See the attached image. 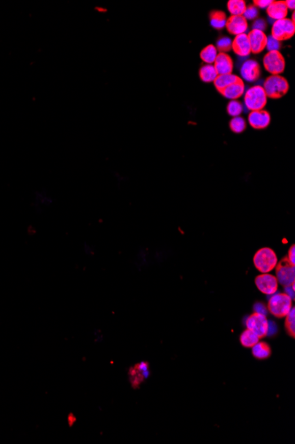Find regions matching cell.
<instances>
[{
  "label": "cell",
  "mask_w": 295,
  "mask_h": 444,
  "mask_svg": "<svg viewBox=\"0 0 295 444\" xmlns=\"http://www.w3.org/2000/svg\"><path fill=\"white\" fill-rule=\"evenodd\" d=\"M226 20H227V18H226V13L223 11H211L209 14L210 25L215 30H223L224 28L226 27Z\"/></svg>",
  "instance_id": "obj_20"
},
{
  "label": "cell",
  "mask_w": 295,
  "mask_h": 444,
  "mask_svg": "<svg viewBox=\"0 0 295 444\" xmlns=\"http://www.w3.org/2000/svg\"><path fill=\"white\" fill-rule=\"evenodd\" d=\"M218 54H219V53H218V50H217L215 45L209 44V45H207V46L204 47L202 49L201 54H200V57L202 59V61L205 62L206 64L213 65L216 58L218 56Z\"/></svg>",
  "instance_id": "obj_24"
},
{
  "label": "cell",
  "mask_w": 295,
  "mask_h": 444,
  "mask_svg": "<svg viewBox=\"0 0 295 444\" xmlns=\"http://www.w3.org/2000/svg\"><path fill=\"white\" fill-rule=\"evenodd\" d=\"M259 339L260 338L254 332L249 329L244 331L239 338L242 346L246 347H252L253 346H255V344L258 342Z\"/></svg>",
  "instance_id": "obj_25"
},
{
  "label": "cell",
  "mask_w": 295,
  "mask_h": 444,
  "mask_svg": "<svg viewBox=\"0 0 295 444\" xmlns=\"http://www.w3.org/2000/svg\"><path fill=\"white\" fill-rule=\"evenodd\" d=\"M244 94H245V84L242 79L226 87V89H224L220 92L224 97L231 101H237L238 99L242 97V95H244Z\"/></svg>",
  "instance_id": "obj_18"
},
{
  "label": "cell",
  "mask_w": 295,
  "mask_h": 444,
  "mask_svg": "<svg viewBox=\"0 0 295 444\" xmlns=\"http://www.w3.org/2000/svg\"><path fill=\"white\" fill-rule=\"evenodd\" d=\"M252 354L257 359H266L272 354L271 347L266 342H257L252 347Z\"/></svg>",
  "instance_id": "obj_23"
},
{
  "label": "cell",
  "mask_w": 295,
  "mask_h": 444,
  "mask_svg": "<svg viewBox=\"0 0 295 444\" xmlns=\"http://www.w3.org/2000/svg\"><path fill=\"white\" fill-rule=\"evenodd\" d=\"M262 63L266 71L272 76H279L285 71V58L279 51L268 52L263 57Z\"/></svg>",
  "instance_id": "obj_5"
},
{
  "label": "cell",
  "mask_w": 295,
  "mask_h": 444,
  "mask_svg": "<svg viewBox=\"0 0 295 444\" xmlns=\"http://www.w3.org/2000/svg\"><path fill=\"white\" fill-rule=\"evenodd\" d=\"M267 95L262 86L255 85L246 90L244 104L250 111L262 110L267 104Z\"/></svg>",
  "instance_id": "obj_4"
},
{
  "label": "cell",
  "mask_w": 295,
  "mask_h": 444,
  "mask_svg": "<svg viewBox=\"0 0 295 444\" xmlns=\"http://www.w3.org/2000/svg\"><path fill=\"white\" fill-rule=\"evenodd\" d=\"M217 50L219 53L226 54L232 50V39L230 37H223L217 41Z\"/></svg>",
  "instance_id": "obj_29"
},
{
  "label": "cell",
  "mask_w": 295,
  "mask_h": 444,
  "mask_svg": "<svg viewBox=\"0 0 295 444\" xmlns=\"http://www.w3.org/2000/svg\"><path fill=\"white\" fill-rule=\"evenodd\" d=\"M229 115L232 117L239 116L243 112V105L238 101H231L226 107Z\"/></svg>",
  "instance_id": "obj_27"
},
{
  "label": "cell",
  "mask_w": 295,
  "mask_h": 444,
  "mask_svg": "<svg viewBox=\"0 0 295 444\" xmlns=\"http://www.w3.org/2000/svg\"><path fill=\"white\" fill-rule=\"evenodd\" d=\"M218 75H226L232 74L233 71V61L232 58L227 54L219 53L213 63Z\"/></svg>",
  "instance_id": "obj_16"
},
{
  "label": "cell",
  "mask_w": 295,
  "mask_h": 444,
  "mask_svg": "<svg viewBox=\"0 0 295 444\" xmlns=\"http://www.w3.org/2000/svg\"><path fill=\"white\" fill-rule=\"evenodd\" d=\"M268 322L265 315L255 312L247 318L246 325L249 330L254 332L259 338H263L268 333Z\"/></svg>",
  "instance_id": "obj_7"
},
{
  "label": "cell",
  "mask_w": 295,
  "mask_h": 444,
  "mask_svg": "<svg viewBox=\"0 0 295 444\" xmlns=\"http://www.w3.org/2000/svg\"><path fill=\"white\" fill-rule=\"evenodd\" d=\"M285 6L287 7V9H290V10L294 11L295 8V2L293 0H286L285 1Z\"/></svg>",
  "instance_id": "obj_38"
},
{
  "label": "cell",
  "mask_w": 295,
  "mask_h": 444,
  "mask_svg": "<svg viewBox=\"0 0 295 444\" xmlns=\"http://www.w3.org/2000/svg\"><path fill=\"white\" fill-rule=\"evenodd\" d=\"M254 310H255V313H258V314L265 315L267 314V308L263 305L262 303H258L255 304V306H254Z\"/></svg>",
  "instance_id": "obj_34"
},
{
  "label": "cell",
  "mask_w": 295,
  "mask_h": 444,
  "mask_svg": "<svg viewBox=\"0 0 295 444\" xmlns=\"http://www.w3.org/2000/svg\"><path fill=\"white\" fill-rule=\"evenodd\" d=\"M285 328L287 329L289 335L294 337L295 334V310L292 307L291 311H289L288 314L285 316Z\"/></svg>",
  "instance_id": "obj_28"
},
{
  "label": "cell",
  "mask_w": 295,
  "mask_h": 444,
  "mask_svg": "<svg viewBox=\"0 0 295 444\" xmlns=\"http://www.w3.org/2000/svg\"><path fill=\"white\" fill-rule=\"evenodd\" d=\"M240 79H242L240 77L236 76V75H233V74L218 75V77H216V79L213 83H214L216 89L220 94L224 89H226V87H228L231 84H234V83L238 82Z\"/></svg>",
  "instance_id": "obj_19"
},
{
  "label": "cell",
  "mask_w": 295,
  "mask_h": 444,
  "mask_svg": "<svg viewBox=\"0 0 295 444\" xmlns=\"http://www.w3.org/2000/svg\"><path fill=\"white\" fill-rule=\"evenodd\" d=\"M294 290L295 287L294 283H293V284L290 285V286H286V287H285V294H287L289 297L291 298L292 300H293L295 296Z\"/></svg>",
  "instance_id": "obj_35"
},
{
  "label": "cell",
  "mask_w": 295,
  "mask_h": 444,
  "mask_svg": "<svg viewBox=\"0 0 295 444\" xmlns=\"http://www.w3.org/2000/svg\"><path fill=\"white\" fill-rule=\"evenodd\" d=\"M247 8V4L244 0H229L227 9L232 16L243 15Z\"/></svg>",
  "instance_id": "obj_21"
},
{
  "label": "cell",
  "mask_w": 295,
  "mask_h": 444,
  "mask_svg": "<svg viewBox=\"0 0 295 444\" xmlns=\"http://www.w3.org/2000/svg\"><path fill=\"white\" fill-rule=\"evenodd\" d=\"M75 420H76V418H75V417H73V415L70 414V416H69V425H70V426H73V422H74V421H75Z\"/></svg>",
  "instance_id": "obj_39"
},
{
  "label": "cell",
  "mask_w": 295,
  "mask_h": 444,
  "mask_svg": "<svg viewBox=\"0 0 295 444\" xmlns=\"http://www.w3.org/2000/svg\"><path fill=\"white\" fill-rule=\"evenodd\" d=\"M128 376L133 387L136 388L139 387L149 376V364L142 362L140 364H136L133 367L130 368Z\"/></svg>",
  "instance_id": "obj_10"
},
{
  "label": "cell",
  "mask_w": 295,
  "mask_h": 444,
  "mask_svg": "<svg viewBox=\"0 0 295 444\" xmlns=\"http://www.w3.org/2000/svg\"><path fill=\"white\" fill-rule=\"evenodd\" d=\"M247 35L249 37L251 53L259 54L264 51L267 44V38H268L264 32L260 30H252Z\"/></svg>",
  "instance_id": "obj_12"
},
{
  "label": "cell",
  "mask_w": 295,
  "mask_h": 444,
  "mask_svg": "<svg viewBox=\"0 0 295 444\" xmlns=\"http://www.w3.org/2000/svg\"><path fill=\"white\" fill-rule=\"evenodd\" d=\"M255 285L262 294L272 295L278 290L279 282L272 274L262 273L255 278Z\"/></svg>",
  "instance_id": "obj_9"
},
{
  "label": "cell",
  "mask_w": 295,
  "mask_h": 444,
  "mask_svg": "<svg viewBox=\"0 0 295 444\" xmlns=\"http://www.w3.org/2000/svg\"><path fill=\"white\" fill-rule=\"evenodd\" d=\"M266 12L268 16L276 21L286 18L288 9L285 6V1H272V4L267 7Z\"/></svg>",
  "instance_id": "obj_17"
},
{
  "label": "cell",
  "mask_w": 295,
  "mask_h": 444,
  "mask_svg": "<svg viewBox=\"0 0 295 444\" xmlns=\"http://www.w3.org/2000/svg\"><path fill=\"white\" fill-rule=\"evenodd\" d=\"M294 34L295 24L288 18L276 20L272 25V37L279 42L288 40Z\"/></svg>",
  "instance_id": "obj_6"
},
{
  "label": "cell",
  "mask_w": 295,
  "mask_h": 444,
  "mask_svg": "<svg viewBox=\"0 0 295 444\" xmlns=\"http://www.w3.org/2000/svg\"><path fill=\"white\" fill-rule=\"evenodd\" d=\"M267 28V22L263 19H256L253 24V30H260L264 32Z\"/></svg>",
  "instance_id": "obj_32"
},
{
  "label": "cell",
  "mask_w": 295,
  "mask_h": 444,
  "mask_svg": "<svg viewBox=\"0 0 295 444\" xmlns=\"http://www.w3.org/2000/svg\"><path fill=\"white\" fill-rule=\"evenodd\" d=\"M290 264H295V247L292 245L288 251V256L286 258Z\"/></svg>",
  "instance_id": "obj_37"
},
{
  "label": "cell",
  "mask_w": 295,
  "mask_h": 444,
  "mask_svg": "<svg viewBox=\"0 0 295 444\" xmlns=\"http://www.w3.org/2000/svg\"><path fill=\"white\" fill-rule=\"evenodd\" d=\"M272 0H255L253 2V5L256 8H261V9H267V7L272 4Z\"/></svg>",
  "instance_id": "obj_33"
},
{
  "label": "cell",
  "mask_w": 295,
  "mask_h": 444,
  "mask_svg": "<svg viewBox=\"0 0 295 444\" xmlns=\"http://www.w3.org/2000/svg\"><path fill=\"white\" fill-rule=\"evenodd\" d=\"M240 76L243 80L254 83L261 77V67L255 60H247L240 67Z\"/></svg>",
  "instance_id": "obj_11"
},
{
  "label": "cell",
  "mask_w": 295,
  "mask_h": 444,
  "mask_svg": "<svg viewBox=\"0 0 295 444\" xmlns=\"http://www.w3.org/2000/svg\"><path fill=\"white\" fill-rule=\"evenodd\" d=\"M258 15V8H256L254 5H250L249 7H247L245 12H244V14H243L242 16L244 17L246 20H255V19H257Z\"/></svg>",
  "instance_id": "obj_30"
},
{
  "label": "cell",
  "mask_w": 295,
  "mask_h": 444,
  "mask_svg": "<svg viewBox=\"0 0 295 444\" xmlns=\"http://www.w3.org/2000/svg\"><path fill=\"white\" fill-rule=\"evenodd\" d=\"M199 77L201 80L204 83H212L216 77H218V73L213 65L205 64L200 68Z\"/></svg>",
  "instance_id": "obj_22"
},
{
  "label": "cell",
  "mask_w": 295,
  "mask_h": 444,
  "mask_svg": "<svg viewBox=\"0 0 295 444\" xmlns=\"http://www.w3.org/2000/svg\"><path fill=\"white\" fill-rule=\"evenodd\" d=\"M277 267V279L282 286H290L294 283L295 269L294 265L289 263L287 259H284L279 263Z\"/></svg>",
  "instance_id": "obj_8"
},
{
  "label": "cell",
  "mask_w": 295,
  "mask_h": 444,
  "mask_svg": "<svg viewBox=\"0 0 295 444\" xmlns=\"http://www.w3.org/2000/svg\"><path fill=\"white\" fill-rule=\"evenodd\" d=\"M276 333H277V324L273 321H270V322H268V333H267V335L272 336V335H274Z\"/></svg>",
  "instance_id": "obj_36"
},
{
  "label": "cell",
  "mask_w": 295,
  "mask_h": 444,
  "mask_svg": "<svg viewBox=\"0 0 295 444\" xmlns=\"http://www.w3.org/2000/svg\"><path fill=\"white\" fill-rule=\"evenodd\" d=\"M247 124L243 117H232V120L230 121V128L234 133H242L245 130Z\"/></svg>",
  "instance_id": "obj_26"
},
{
  "label": "cell",
  "mask_w": 295,
  "mask_h": 444,
  "mask_svg": "<svg viewBox=\"0 0 295 444\" xmlns=\"http://www.w3.org/2000/svg\"><path fill=\"white\" fill-rule=\"evenodd\" d=\"M226 28L231 35L238 36L240 34L246 33V31L249 29V24H248V20H246L242 15L240 16L231 15L226 20Z\"/></svg>",
  "instance_id": "obj_15"
},
{
  "label": "cell",
  "mask_w": 295,
  "mask_h": 444,
  "mask_svg": "<svg viewBox=\"0 0 295 444\" xmlns=\"http://www.w3.org/2000/svg\"><path fill=\"white\" fill-rule=\"evenodd\" d=\"M281 47V42L276 40L275 38H273L272 36H270L267 38V44L266 48L268 52H274V51H279Z\"/></svg>",
  "instance_id": "obj_31"
},
{
  "label": "cell",
  "mask_w": 295,
  "mask_h": 444,
  "mask_svg": "<svg viewBox=\"0 0 295 444\" xmlns=\"http://www.w3.org/2000/svg\"><path fill=\"white\" fill-rule=\"evenodd\" d=\"M292 301L285 293H275L269 299L268 311L279 318L285 317L292 308Z\"/></svg>",
  "instance_id": "obj_3"
},
{
  "label": "cell",
  "mask_w": 295,
  "mask_h": 444,
  "mask_svg": "<svg viewBox=\"0 0 295 444\" xmlns=\"http://www.w3.org/2000/svg\"><path fill=\"white\" fill-rule=\"evenodd\" d=\"M249 124L255 130H263L271 124V114L268 111H251L249 114Z\"/></svg>",
  "instance_id": "obj_13"
},
{
  "label": "cell",
  "mask_w": 295,
  "mask_h": 444,
  "mask_svg": "<svg viewBox=\"0 0 295 444\" xmlns=\"http://www.w3.org/2000/svg\"><path fill=\"white\" fill-rule=\"evenodd\" d=\"M232 50L239 57H249L251 54V48L247 34L235 36L233 40H232Z\"/></svg>",
  "instance_id": "obj_14"
},
{
  "label": "cell",
  "mask_w": 295,
  "mask_h": 444,
  "mask_svg": "<svg viewBox=\"0 0 295 444\" xmlns=\"http://www.w3.org/2000/svg\"><path fill=\"white\" fill-rule=\"evenodd\" d=\"M263 90L265 91L267 98L272 100H278L284 97L288 92L289 83L285 77L282 76H271L263 83Z\"/></svg>",
  "instance_id": "obj_1"
},
{
  "label": "cell",
  "mask_w": 295,
  "mask_h": 444,
  "mask_svg": "<svg viewBox=\"0 0 295 444\" xmlns=\"http://www.w3.org/2000/svg\"><path fill=\"white\" fill-rule=\"evenodd\" d=\"M255 268L262 273H269L278 265V258L272 248L263 247L259 249L254 256Z\"/></svg>",
  "instance_id": "obj_2"
}]
</instances>
